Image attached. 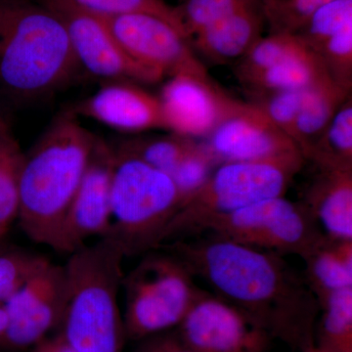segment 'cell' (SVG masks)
I'll return each mask as SVG.
<instances>
[{
  "label": "cell",
  "instance_id": "cell-1",
  "mask_svg": "<svg viewBox=\"0 0 352 352\" xmlns=\"http://www.w3.org/2000/svg\"><path fill=\"white\" fill-rule=\"evenodd\" d=\"M210 293L237 308L272 339L305 351L315 344L319 307L303 274L275 252L201 234L160 245Z\"/></svg>",
  "mask_w": 352,
  "mask_h": 352
},
{
  "label": "cell",
  "instance_id": "cell-2",
  "mask_svg": "<svg viewBox=\"0 0 352 352\" xmlns=\"http://www.w3.org/2000/svg\"><path fill=\"white\" fill-rule=\"evenodd\" d=\"M97 138L69 111L59 116L25 153L17 221L34 242L54 249Z\"/></svg>",
  "mask_w": 352,
  "mask_h": 352
},
{
  "label": "cell",
  "instance_id": "cell-3",
  "mask_svg": "<svg viewBox=\"0 0 352 352\" xmlns=\"http://www.w3.org/2000/svg\"><path fill=\"white\" fill-rule=\"evenodd\" d=\"M124 252L108 238L69 254L63 317L58 335L78 352H124V317L119 296Z\"/></svg>",
  "mask_w": 352,
  "mask_h": 352
},
{
  "label": "cell",
  "instance_id": "cell-4",
  "mask_svg": "<svg viewBox=\"0 0 352 352\" xmlns=\"http://www.w3.org/2000/svg\"><path fill=\"white\" fill-rule=\"evenodd\" d=\"M80 69L63 23L47 7L0 3V85L21 98L55 91Z\"/></svg>",
  "mask_w": 352,
  "mask_h": 352
},
{
  "label": "cell",
  "instance_id": "cell-5",
  "mask_svg": "<svg viewBox=\"0 0 352 352\" xmlns=\"http://www.w3.org/2000/svg\"><path fill=\"white\" fill-rule=\"evenodd\" d=\"M305 164L300 153L263 161L220 164L204 186L176 212L161 245L194 237L204 224L220 215L286 195Z\"/></svg>",
  "mask_w": 352,
  "mask_h": 352
},
{
  "label": "cell",
  "instance_id": "cell-6",
  "mask_svg": "<svg viewBox=\"0 0 352 352\" xmlns=\"http://www.w3.org/2000/svg\"><path fill=\"white\" fill-rule=\"evenodd\" d=\"M112 223L105 238L124 256H141L162 244L166 227L182 206L170 175L115 149Z\"/></svg>",
  "mask_w": 352,
  "mask_h": 352
},
{
  "label": "cell",
  "instance_id": "cell-7",
  "mask_svg": "<svg viewBox=\"0 0 352 352\" xmlns=\"http://www.w3.org/2000/svg\"><path fill=\"white\" fill-rule=\"evenodd\" d=\"M187 266L157 248L124 274L126 340H141L175 330L205 289L199 288Z\"/></svg>",
  "mask_w": 352,
  "mask_h": 352
},
{
  "label": "cell",
  "instance_id": "cell-8",
  "mask_svg": "<svg viewBox=\"0 0 352 352\" xmlns=\"http://www.w3.org/2000/svg\"><path fill=\"white\" fill-rule=\"evenodd\" d=\"M212 234L285 256L303 258L323 242L326 234L302 201L266 199L204 224L196 236Z\"/></svg>",
  "mask_w": 352,
  "mask_h": 352
},
{
  "label": "cell",
  "instance_id": "cell-9",
  "mask_svg": "<svg viewBox=\"0 0 352 352\" xmlns=\"http://www.w3.org/2000/svg\"><path fill=\"white\" fill-rule=\"evenodd\" d=\"M63 23L80 69L105 82L156 83L164 76L129 56L100 16L68 0H43Z\"/></svg>",
  "mask_w": 352,
  "mask_h": 352
},
{
  "label": "cell",
  "instance_id": "cell-10",
  "mask_svg": "<svg viewBox=\"0 0 352 352\" xmlns=\"http://www.w3.org/2000/svg\"><path fill=\"white\" fill-rule=\"evenodd\" d=\"M64 265L50 263L3 303L7 315L0 349H34L59 329L65 307Z\"/></svg>",
  "mask_w": 352,
  "mask_h": 352
},
{
  "label": "cell",
  "instance_id": "cell-11",
  "mask_svg": "<svg viewBox=\"0 0 352 352\" xmlns=\"http://www.w3.org/2000/svg\"><path fill=\"white\" fill-rule=\"evenodd\" d=\"M102 18L129 56L143 66L164 76L210 78L188 41L162 18L147 13Z\"/></svg>",
  "mask_w": 352,
  "mask_h": 352
},
{
  "label": "cell",
  "instance_id": "cell-12",
  "mask_svg": "<svg viewBox=\"0 0 352 352\" xmlns=\"http://www.w3.org/2000/svg\"><path fill=\"white\" fill-rule=\"evenodd\" d=\"M115 148L97 138L87 170L58 234L54 251L71 254L91 238H105L112 223Z\"/></svg>",
  "mask_w": 352,
  "mask_h": 352
},
{
  "label": "cell",
  "instance_id": "cell-13",
  "mask_svg": "<svg viewBox=\"0 0 352 352\" xmlns=\"http://www.w3.org/2000/svg\"><path fill=\"white\" fill-rule=\"evenodd\" d=\"M175 331L193 352H266L273 340L237 308L208 291Z\"/></svg>",
  "mask_w": 352,
  "mask_h": 352
},
{
  "label": "cell",
  "instance_id": "cell-14",
  "mask_svg": "<svg viewBox=\"0 0 352 352\" xmlns=\"http://www.w3.org/2000/svg\"><path fill=\"white\" fill-rule=\"evenodd\" d=\"M204 142L219 164L263 161L300 153L294 141L256 106L238 100Z\"/></svg>",
  "mask_w": 352,
  "mask_h": 352
},
{
  "label": "cell",
  "instance_id": "cell-15",
  "mask_svg": "<svg viewBox=\"0 0 352 352\" xmlns=\"http://www.w3.org/2000/svg\"><path fill=\"white\" fill-rule=\"evenodd\" d=\"M157 97L166 131L196 140L207 138L236 100L224 94L212 78L192 75L170 76Z\"/></svg>",
  "mask_w": 352,
  "mask_h": 352
},
{
  "label": "cell",
  "instance_id": "cell-16",
  "mask_svg": "<svg viewBox=\"0 0 352 352\" xmlns=\"http://www.w3.org/2000/svg\"><path fill=\"white\" fill-rule=\"evenodd\" d=\"M72 112L122 132L166 131L159 97L134 82H105Z\"/></svg>",
  "mask_w": 352,
  "mask_h": 352
},
{
  "label": "cell",
  "instance_id": "cell-17",
  "mask_svg": "<svg viewBox=\"0 0 352 352\" xmlns=\"http://www.w3.org/2000/svg\"><path fill=\"white\" fill-rule=\"evenodd\" d=\"M300 201L328 237L352 240V170L316 168Z\"/></svg>",
  "mask_w": 352,
  "mask_h": 352
},
{
  "label": "cell",
  "instance_id": "cell-18",
  "mask_svg": "<svg viewBox=\"0 0 352 352\" xmlns=\"http://www.w3.org/2000/svg\"><path fill=\"white\" fill-rule=\"evenodd\" d=\"M264 23L261 6H250L198 32L189 43L212 61H237L263 36Z\"/></svg>",
  "mask_w": 352,
  "mask_h": 352
},
{
  "label": "cell",
  "instance_id": "cell-19",
  "mask_svg": "<svg viewBox=\"0 0 352 352\" xmlns=\"http://www.w3.org/2000/svg\"><path fill=\"white\" fill-rule=\"evenodd\" d=\"M351 94L338 87L329 76L305 90L291 135L305 160L330 126L342 102Z\"/></svg>",
  "mask_w": 352,
  "mask_h": 352
},
{
  "label": "cell",
  "instance_id": "cell-20",
  "mask_svg": "<svg viewBox=\"0 0 352 352\" xmlns=\"http://www.w3.org/2000/svg\"><path fill=\"white\" fill-rule=\"evenodd\" d=\"M305 281L318 302L342 289L352 288V240L328 237L302 258Z\"/></svg>",
  "mask_w": 352,
  "mask_h": 352
},
{
  "label": "cell",
  "instance_id": "cell-21",
  "mask_svg": "<svg viewBox=\"0 0 352 352\" xmlns=\"http://www.w3.org/2000/svg\"><path fill=\"white\" fill-rule=\"evenodd\" d=\"M24 157L25 153L10 126L0 119V241L18 219Z\"/></svg>",
  "mask_w": 352,
  "mask_h": 352
},
{
  "label": "cell",
  "instance_id": "cell-22",
  "mask_svg": "<svg viewBox=\"0 0 352 352\" xmlns=\"http://www.w3.org/2000/svg\"><path fill=\"white\" fill-rule=\"evenodd\" d=\"M305 162L320 170H352V94L342 102Z\"/></svg>",
  "mask_w": 352,
  "mask_h": 352
},
{
  "label": "cell",
  "instance_id": "cell-23",
  "mask_svg": "<svg viewBox=\"0 0 352 352\" xmlns=\"http://www.w3.org/2000/svg\"><path fill=\"white\" fill-rule=\"evenodd\" d=\"M315 346L323 352H352V288L319 302Z\"/></svg>",
  "mask_w": 352,
  "mask_h": 352
},
{
  "label": "cell",
  "instance_id": "cell-24",
  "mask_svg": "<svg viewBox=\"0 0 352 352\" xmlns=\"http://www.w3.org/2000/svg\"><path fill=\"white\" fill-rule=\"evenodd\" d=\"M328 76L318 58L307 51L305 54L291 58L273 68L266 69L243 87L245 88L247 94L303 90Z\"/></svg>",
  "mask_w": 352,
  "mask_h": 352
},
{
  "label": "cell",
  "instance_id": "cell-25",
  "mask_svg": "<svg viewBox=\"0 0 352 352\" xmlns=\"http://www.w3.org/2000/svg\"><path fill=\"white\" fill-rule=\"evenodd\" d=\"M309 51L294 34L270 32L261 36L236 61L234 73L242 85L266 69Z\"/></svg>",
  "mask_w": 352,
  "mask_h": 352
},
{
  "label": "cell",
  "instance_id": "cell-26",
  "mask_svg": "<svg viewBox=\"0 0 352 352\" xmlns=\"http://www.w3.org/2000/svg\"><path fill=\"white\" fill-rule=\"evenodd\" d=\"M196 139L178 134L127 139L117 149L144 162L148 166L170 175Z\"/></svg>",
  "mask_w": 352,
  "mask_h": 352
},
{
  "label": "cell",
  "instance_id": "cell-27",
  "mask_svg": "<svg viewBox=\"0 0 352 352\" xmlns=\"http://www.w3.org/2000/svg\"><path fill=\"white\" fill-rule=\"evenodd\" d=\"M254 6H261V0H182L175 9L189 43L198 32Z\"/></svg>",
  "mask_w": 352,
  "mask_h": 352
},
{
  "label": "cell",
  "instance_id": "cell-28",
  "mask_svg": "<svg viewBox=\"0 0 352 352\" xmlns=\"http://www.w3.org/2000/svg\"><path fill=\"white\" fill-rule=\"evenodd\" d=\"M351 23L352 0H332L317 9L294 34L314 54L322 44Z\"/></svg>",
  "mask_w": 352,
  "mask_h": 352
},
{
  "label": "cell",
  "instance_id": "cell-29",
  "mask_svg": "<svg viewBox=\"0 0 352 352\" xmlns=\"http://www.w3.org/2000/svg\"><path fill=\"white\" fill-rule=\"evenodd\" d=\"M51 261L43 254L0 243V303L3 305Z\"/></svg>",
  "mask_w": 352,
  "mask_h": 352
},
{
  "label": "cell",
  "instance_id": "cell-30",
  "mask_svg": "<svg viewBox=\"0 0 352 352\" xmlns=\"http://www.w3.org/2000/svg\"><path fill=\"white\" fill-rule=\"evenodd\" d=\"M219 164L204 141L194 140L170 175L182 197V206L204 186Z\"/></svg>",
  "mask_w": 352,
  "mask_h": 352
},
{
  "label": "cell",
  "instance_id": "cell-31",
  "mask_svg": "<svg viewBox=\"0 0 352 352\" xmlns=\"http://www.w3.org/2000/svg\"><path fill=\"white\" fill-rule=\"evenodd\" d=\"M68 1L83 10L104 18L131 13L152 14L170 23L185 38L175 7L170 6L164 0H68Z\"/></svg>",
  "mask_w": 352,
  "mask_h": 352
},
{
  "label": "cell",
  "instance_id": "cell-32",
  "mask_svg": "<svg viewBox=\"0 0 352 352\" xmlns=\"http://www.w3.org/2000/svg\"><path fill=\"white\" fill-rule=\"evenodd\" d=\"M328 76L344 91L352 92V23L322 44L314 53Z\"/></svg>",
  "mask_w": 352,
  "mask_h": 352
},
{
  "label": "cell",
  "instance_id": "cell-33",
  "mask_svg": "<svg viewBox=\"0 0 352 352\" xmlns=\"http://www.w3.org/2000/svg\"><path fill=\"white\" fill-rule=\"evenodd\" d=\"M305 90L251 92L247 94L250 98L249 103L256 106L275 126L291 138L296 118L302 107Z\"/></svg>",
  "mask_w": 352,
  "mask_h": 352
},
{
  "label": "cell",
  "instance_id": "cell-34",
  "mask_svg": "<svg viewBox=\"0 0 352 352\" xmlns=\"http://www.w3.org/2000/svg\"><path fill=\"white\" fill-rule=\"evenodd\" d=\"M332 0H261L270 32L295 34L310 16Z\"/></svg>",
  "mask_w": 352,
  "mask_h": 352
},
{
  "label": "cell",
  "instance_id": "cell-35",
  "mask_svg": "<svg viewBox=\"0 0 352 352\" xmlns=\"http://www.w3.org/2000/svg\"><path fill=\"white\" fill-rule=\"evenodd\" d=\"M142 344L134 352H193L178 337L175 330L141 340Z\"/></svg>",
  "mask_w": 352,
  "mask_h": 352
},
{
  "label": "cell",
  "instance_id": "cell-36",
  "mask_svg": "<svg viewBox=\"0 0 352 352\" xmlns=\"http://www.w3.org/2000/svg\"><path fill=\"white\" fill-rule=\"evenodd\" d=\"M34 352H78L60 335L46 338L34 347Z\"/></svg>",
  "mask_w": 352,
  "mask_h": 352
},
{
  "label": "cell",
  "instance_id": "cell-37",
  "mask_svg": "<svg viewBox=\"0 0 352 352\" xmlns=\"http://www.w3.org/2000/svg\"><path fill=\"white\" fill-rule=\"evenodd\" d=\"M7 324V315L6 311V308H4L3 305L0 303V337H1L2 333L6 331Z\"/></svg>",
  "mask_w": 352,
  "mask_h": 352
},
{
  "label": "cell",
  "instance_id": "cell-38",
  "mask_svg": "<svg viewBox=\"0 0 352 352\" xmlns=\"http://www.w3.org/2000/svg\"><path fill=\"white\" fill-rule=\"evenodd\" d=\"M302 352H323V351H321L320 349H319L318 347H317L314 344V346L308 347V349H305V351H302Z\"/></svg>",
  "mask_w": 352,
  "mask_h": 352
},
{
  "label": "cell",
  "instance_id": "cell-39",
  "mask_svg": "<svg viewBox=\"0 0 352 352\" xmlns=\"http://www.w3.org/2000/svg\"><path fill=\"white\" fill-rule=\"evenodd\" d=\"M0 243H2V241H0Z\"/></svg>",
  "mask_w": 352,
  "mask_h": 352
}]
</instances>
